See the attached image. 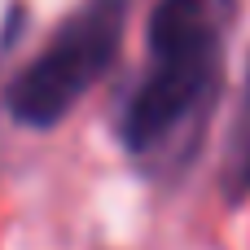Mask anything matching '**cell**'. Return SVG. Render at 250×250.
<instances>
[{
    "label": "cell",
    "instance_id": "obj_1",
    "mask_svg": "<svg viewBox=\"0 0 250 250\" xmlns=\"http://www.w3.org/2000/svg\"><path fill=\"white\" fill-rule=\"evenodd\" d=\"M237 0H158L149 66L123 110V145L145 167H180L211 119L224 83V44Z\"/></svg>",
    "mask_w": 250,
    "mask_h": 250
},
{
    "label": "cell",
    "instance_id": "obj_3",
    "mask_svg": "<svg viewBox=\"0 0 250 250\" xmlns=\"http://www.w3.org/2000/svg\"><path fill=\"white\" fill-rule=\"evenodd\" d=\"M220 189L229 202L250 198V62H246V79H242V97H237V114H233L229 141H224Z\"/></svg>",
    "mask_w": 250,
    "mask_h": 250
},
{
    "label": "cell",
    "instance_id": "obj_2",
    "mask_svg": "<svg viewBox=\"0 0 250 250\" xmlns=\"http://www.w3.org/2000/svg\"><path fill=\"white\" fill-rule=\"evenodd\" d=\"M123 40V4L119 0H92L75 18L62 22V31L48 40V48L13 79L9 88V114L26 127H57L114 66Z\"/></svg>",
    "mask_w": 250,
    "mask_h": 250
}]
</instances>
